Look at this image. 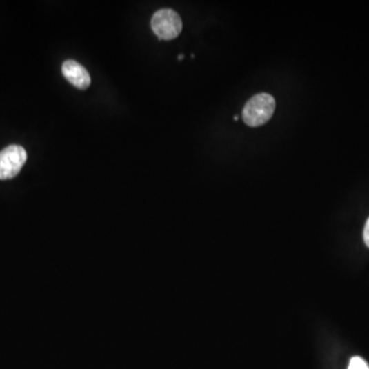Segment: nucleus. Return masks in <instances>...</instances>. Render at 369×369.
<instances>
[{"label": "nucleus", "instance_id": "1", "mask_svg": "<svg viewBox=\"0 0 369 369\" xmlns=\"http://www.w3.org/2000/svg\"><path fill=\"white\" fill-rule=\"evenodd\" d=\"M275 108V99L271 94H256L244 106L242 112L243 121L252 128L263 126L271 119Z\"/></svg>", "mask_w": 369, "mask_h": 369}, {"label": "nucleus", "instance_id": "2", "mask_svg": "<svg viewBox=\"0 0 369 369\" xmlns=\"http://www.w3.org/2000/svg\"><path fill=\"white\" fill-rule=\"evenodd\" d=\"M151 26L159 40H172L182 32V19L174 10L162 8L152 17Z\"/></svg>", "mask_w": 369, "mask_h": 369}, {"label": "nucleus", "instance_id": "3", "mask_svg": "<svg viewBox=\"0 0 369 369\" xmlns=\"http://www.w3.org/2000/svg\"><path fill=\"white\" fill-rule=\"evenodd\" d=\"M27 152L22 146L10 145L0 151V180L14 179L26 163Z\"/></svg>", "mask_w": 369, "mask_h": 369}, {"label": "nucleus", "instance_id": "4", "mask_svg": "<svg viewBox=\"0 0 369 369\" xmlns=\"http://www.w3.org/2000/svg\"><path fill=\"white\" fill-rule=\"evenodd\" d=\"M64 77L75 88L86 90L90 86V76L86 68L76 61L68 60L62 66Z\"/></svg>", "mask_w": 369, "mask_h": 369}, {"label": "nucleus", "instance_id": "5", "mask_svg": "<svg viewBox=\"0 0 369 369\" xmlns=\"http://www.w3.org/2000/svg\"><path fill=\"white\" fill-rule=\"evenodd\" d=\"M348 369H369L368 362L359 356L352 357Z\"/></svg>", "mask_w": 369, "mask_h": 369}, {"label": "nucleus", "instance_id": "6", "mask_svg": "<svg viewBox=\"0 0 369 369\" xmlns=\"http://www.w3.org/2000/svg\"><path fill=\"white\" fill-rule=\"evenodd\" d=\"M363 239L366 246L369 248V218L368 219V221H366V227H364Z\"/></svg>", "mask_w": 369, "mask_h": 369}, {"label": "nucleus", "instance_id": "7", "mask_svg": "<svg viewBox=\"0 0 369 369\" xmlns=\"http://www.w3.org/2000/svg\"><path fill=\"white\" fill-rule=\"evenodd\" d=\"M183 58H184V56H183V54H181V56H179V60H182Z\"/></svg>", "mask_w": 369, "mask_h": 369}, {"label": "nucleus", "instance_id": "8", "mask_svg": "<svg viewBox=\"0 0 369 369\" xmlns=\"http://www.w3.org/2000/svg\"><path fill=\"white\" fill-rule=\"evenodd\" d=\"M234 120H235V121H237L238 120L237 116H234Z\"/></svg>", "mask_w": 369, "mask_h": 369}]
</instances>
